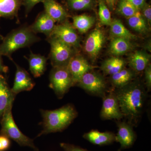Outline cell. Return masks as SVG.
<instances>
[{"label": "cell", "mask_w": 151, "mask_h": 151, "mask_svg": "<svg viewBox=\"0 0 151 151\" xmlns=\"http://www.w3.org/2000/svg\"><path fill=\"white\" fill-rule=\"evenodd\" d=\"M121 112L132 126L137 124L146 99L145 88L138 81L131 82L115 92Z\"/></svg>", "instance_id": "obj_1"}, {"label": "cell", "mask_w": 151, "mask_h": 151, "mask_svg": "<svg viewBox=\"0 0 151 151\" xmlns=\"http://www.w3.org/2000/svg\"><path fill=\"white\" fill-rule=\"evenodd\" d=\"M43 119V129L37 135L61 132L67 128L77 116L75 108L67 105L53 111L41 110Z\"/></svg>", "instance_id": "obj_2"}, {"label": "cell", "mask_w": 151, "mask_h": 151, "mask_svg": "<svg viewBox=\"0 0 151 151\" xmlns=\"http://www.w3.org/2000/svg\"><path fill=\"white\" fill-rule=\"evenodd\" d=\"M0 44V55L12 60V55L19 49L31 46L40 40L35 34L32 32L29 26H23L11 32L4 37Z\"/></svg>", "instance_id": "obj_3"}, {"label": "cell", "mask_w": 151, "mask_h": 151, "mask_svg": "<svg viewBox=\"0 0 151 151\" xmlns=\"http://www.w3.org/2000/svg\"><path fill=\"white\" fill-rule=\"evenodd\" d=\"M12 105L13 104L9 105L1 118V134L6 135L22 147H29L35 151H38L33 140L24 134L16 124L12 114Z\"/></svg>", "instance_id": "obj_4"}, {"label": "cell", "mask_w": 151, "mask_h": 151, "mask_svg": "<svg viewBox=\"0 0 151 151\" xmlns=\"http://www.w3.org/2000/svg\"><path fill=\"white\" fill-rule=\"evenodd\" d=\"M50 45V58L52 67L67 66L75 55V49L53 37L47 38Z\"/></svg>", "instance_id": "obj_5"}, {"label": "cell", "mask_w": 151, "mask_h": 151, "mask_svg": "<svg viewBox=\"0 0 151 151\" xmlns=\"http://www.w3.org/2000/svg\"><path fill=\"white\" fill-rule=\"evenodd\" d=\"M50 86L59 98H62L70 87L74 85L67 66L52 68L50 75Z\"/></svg>", "instance_id": "obj_6"}, {"label": "cell", "mask_w": 151, "mask_h": 151, "mask_svg": "<svg viewBox=\"0 0 151 151\" xmlns=\"http://www.w3.org/2000/svg\"><path fill=\"white\" fill-rule=\"evenodd\" d=\"M78 86L89 94L104 97L105 95L107 84L105 78L101 74L89 71L84 74L78 83Z\"/></svg>", "instance_id": "obj_7"}, {"label": "cell", "mask_w": 151, "mask_h": 151, "mask_svg": "<svg viewBox=\"0 0 151 151\" xmlns=\"http://www.w3.org/2000/svg\"><path fill=\"white\" fill-rule=\"evenodd\" d=\"M50 36L56 38L75 49L79 47L80 45L78 34L67 20L56 25Z\"/></svg>", "instance_id": "obj_8"}, {"label": "cell", "mask_w": 151, "mask_h": 151, "mask_svg": "<svg viewBox=\"0 0 151 151\" xmlns=\"http://www.w3.org/2000/svg\"><path fill=\"white\" fill-rule=\"evenodd\" d=\"M103 103L100 113L101 118L105 120H120L124 118L115 92H111L103 97Z\"/></svg>", "instance_id": "obj_9"}, {"label": "cell", "mask_w": 151, "mask_h": 151, "mask_svg": "<svg viewBox=\"0 0 151 151\" xmlns=\"http://www.w3.org/2000/svg\"><path fill=\"white\" fill-rule=\"evenodd\" d=\"M105 40L104 32L99 28L90 33L84 44V50L92 59L97 58L103 47Z\"/></svg>", "instance_id": "obj_10"}, {"label": "cell", "mask_w": 151, "mask_h": 151, "mask_svg": "<svg viewBox=\"0 0 151 151\" xmlns=\"http://www.w3.org/2000/svg\"><path fill=\"white\" fill-rule=\"evenodd\" d=\"M12 60L16 66V71L13 86L11 89L15 95L23 91H30L33 88L35 83L30 76L29 74L22 68Z\"/></svg>", "instance_id": "obj_11"}, {"label": "cell", "mask_w": 151, "mask_h": 151, "mask_svg": "<svg viewBox=\"0 0 151 151\" xmlns=\"http://www.w3.org/2000/svg\"><path fill=\"white\" fill-rule=\"evenodd\" d=\"M67 67L72 76L74 84H77L84 74L93 68L84 57L76 55L70 60Z\"/></svg>", "instance_id": "obj_12"}, {"label": "cell", "mask_w": 151, "mask_h": 151, "mask_svg": "<svg viewBox=\"0 0 151 151\" xmlns=\"http://www.w3.org/2000/svg\"><path fill=\"white\" fill-rule=\"evenodd\" d=\"M117 125L118 133L116 135L115 142L120 143V150L131 147L136 139V135L132 125L126 122H119Z\"/></svg>", "instance_id": "obj_13"}, {"label": "cell", "mask_w": 151, "mask_h": 151, "mask_svg": "<svg viewBox=\"0 0 151 151\" xmlns=\"http://www.w3.org/2000/svg\"><path fill=\"white\" fill-rule=\"evenodd\" d=\"M55 22L45 12L39 14L35 21L29 26L32 31L35 34H44L48 38L50 36L55 27Z\"/></svg>", "instance_id": "obj_14"}, {"label": "cell", "mask_w": 151, "mask_h": 151, "mask_svg": "<svg viewBox=\"0 0 151 151\" xmlns=\"http://www.w3.org/2000/svg\"><path fill=\"white\" fill-rule=\"evenodd\" d=\"M44 11L56 22L62 23L67 20L69 15L62 5L55 0H45Z\"/></svg>", "instance_id": "obj_15"}, {"label": "cell", "mask_w": 151, "mask_h": 151, "mask_svg": "<svg viewBox=\"0 0 151 151\" xmlns=\"http://www.w3.org/2000/svg\"><path fill=\"white\" fill-rule=\"evenodd\" d=\"M15 95L12 92L4 76L0 74V119L9 105L13 103Z\"/></svg>", "instance_id": "obj_16"}, {"label": "cell", "mask_w": 151, "mask_h": 151, "mask_svg": "<svg viewBox=\"0 0 151 151\" xmlns=\"http://www.w3.org/2000/svg\"><path fill=\"white\" fill-rule=\"evenodd\" d=\"M83 137L93 145L103 146L111 145L115 142L116 135L111 132L92 130L84 134Z\"/></svg>", "instance_id": "obj_17"}, {"label": "cell", "mask_w": 151, "mask_h": 151, "mask_svg": "<svg viewBox=\"0 0 151 151\" xmlns=\"http://www.w3.org/2000/svg\"><path fill=\"white\" fill-rule=\"evenodd\" d=\"M23 1V0H0V18H16L19 22V11Z\"/></svg>", "instance_id": "obj_18"}, {"label": "cell", "mask_w": 151, "mask_h": 151, "mask_svg": "<svg viewBox=\"0 0 151 151\" xmlns=\"http://www.w3.org/2000/svg\"><path fill=\"white\" fill-rule=\"evenodd\" d=\"M29 69L31 73L35 78L40 77L46 69L47 59L45 56L40 54H34L31 52L28 58Z\"/></svg>", "instance_id": "obj_19"}, {"label": "cell", "mask_w": 151, "mask_h": 151, "mask_svg": "<svg viewBox=\"0 0 151 151\" xmlns=\"http://www.w3.org/2000/svg\"><path fill=\"white\" fill-rule=\"evenodd\" d=\"M150 56L145 52H135L129 58V65L131 69L135 73L142 72L145 70L149 64Z\"/></svg>", "instance_id": "obj_20"}, {"label": "cell", "mask_w": 151, "mask_h": 151, "mask_svg": "<svg viewBox=\"0 0 151 151\" xmlns=\"http://www.w3.org/2000/svg\"><path fill=\"white\" fill-rule=\"evenodd\" d=\"M135 74V72L132 69L125 68L111 76V83L117 89L122 88L132 82L134 78Z\"/></svg>", "instance_id": "obj_21"}, {"label": "cell", "mask_w": 151, "mask_h": 151, "mask_svg": "<svg viewBox=\"0 0 151 151\" xmlns=\"http://www.w3.org/2000/svg\"><path fill=\"white\" fill-rule=\"evenodd\" d=\"M134 46L131 41L122 38H113L109 46V51L116 56L122 55L131 51Z\"/></svg>", "instance_id": "obj_22"}, {"label": "cell", "mask_w": 151, "mask_h": 151, "mask_svg": "<svg viewBox=\"0 0 151 151\" xmlns=\"http://www.w3.org/2000/svg\"><path fill=\"white\" fill-rule=\"evenodd\" d=\"M127 62L120 57H112L105 60L101 68L106 75H112L125 68Z\"/></svg>", "instance_id": "obj_23"}, {"label": "cell", "mask_w": 151, "mask_h": 151, "mask_svg": "<svg viewBox=\"0 0 151 151\" xmlns=\"http://www.w3.org/2000/svg\"><path fill=\"white\" fill-rule=\"evenodd\" d=\"M110 26V32L113 38H122L130 41L137 39V36L130 32L120 20L114 19Z\"/></svg>", "instance_id": "obj_24"}, {"label": "cell", "mask_w": 151, "mask_h": 151, "mask_svg": "<svg viewBox=\"0 0 151 151\" xmlns=\"http://www.w3.org/2000/svg\"><path fill=\"white\" fill-rule=\"evenodd\" d=\"M72 19L73 27L81 34L87 32L95 23L94 17L86 14L74 16Z\"/></svg>", "instance_id": "obj_25"}, {"label": "cell", "mask_w": 151, "mask_h": 151, "mask_svg": "<svg viewBox=\"0 0 151 151\" xmlns=\"http://www.w3.org/2000/svg\"><path fill=\"white\" fill-rule=\"evenodd\" d=\"M127 19L128 24L136 31L140 33H145L148 31L149 25L141 14L140 11Z\"/></svg>", "instance_id": "obj_26"}, {"label": "cell", "mask_w": 151, "mask_h": 151, "mask_svg": "<svg viewBox=\"0 0 151 151\" xmlns=\"http://www.w3.org/2000/svg\"><path fill=\"white\" fill-rule=\"evenodd\" d=\"M118 2L116 9L117 13L127 19L139 11L128 0H120Z\"/></svg>", "instance_id": "obj_27"}, {"label": "cell", "mask_w": 151, "mask_h": 151, "mask_svg": "<svg viewBox=\"0 0 151 151\" xmlns=\"http://www.w3.org/2000/svg\"><path fill=\"white\" fill-rule=\"evenodd\" d=\"M98 15L102 24L110 26L112 21L111 12L104 0L99 1Z\"/></svg>", "instance_id": "obj_28"}, {"label": "cell", "mask_w": 151, "mask_h": 151, "mask_svg": "<svg viewBox=\"0 0 151 151\" xmlns=\"http://www.w3.org/2000/svg\"><path fill=\"white\" fill-rule=\"evenodd\" d=\"M68 7L73 11H82L91 8L94 0H67Z\"/></svg>", "instance_id": "obj_29"}, {"label": "cell", "mask_w": 151, "mask_h": 151, "mask_svg": "<svg viewBox=\"0 0 151 151\" xmlns=\"http://www.w3.org/2000/svg\"><path fill=\"white\" fill-rule=\"evenodd\" d=\"M140 12L142 16L146 20L149 26L150 25L151 23V6L147 4H145L143 7L141 9Z\"/></svg>", "instance_id": "obj_30"}, {"label": "cell", "mask_w": 151, "mask_h": 151, "mask_svg": "<svg viewBox=\"0 0 151 151\" xmlns=\"http://www.w3.org/2000/svg\"><path fill=\"white\" fill-rule=\"evenodd\" d=\"M45 0H23L22 5L24 6L25 9V13L26 16L32 10L34 7L38 3H43Z\"/></svg>", "instance_id": "obj_31"}, {"label": "cell", "mask_w": 151, "mask_h": 151, "mask_svg": "<svg viewBox=\"0 0 151 151\" xmlns=\"http://www.w3.org/2000/svg\"><path fill=\"white\" fill-rule=\"evenodd\" d=\"M11 142L9 138L6 135L0 134V151H6L9 149Z\"/></svg>", "instance_id": "obj_32"}, {"label": "cell", "mask_w": 151, "mask_h": 151, "mask_svg": "<svg viewBox=\"0 0 151 151\" xmlns=\"http://www.w3.org/2000/svg\"><path fill=\"white\" fill-rule=\"evenodd\" d=\"M60 146L64 151H89L78 146L67 143H60Z\"/></svg>", "instance_id": "obj_33"}, {"label": "cell", "mask_w": 151, "mask_h": 151, "mask_svg": "<svg viewBox=\"0 0 151 151\" xmlns=\"http://www.w3.org/2000/svg\"><path fill=\"white\" fill-rule=\"evenodd\" d=\"M145 79L146 86L148 91H150L151 88V66L149 64L145 69Z\"/></svg>", "instance_id": "obj_34"}, {"label": "cell", "mask_w": 151, "mask_h": 151, "mask_svg": "<svg viewBox=\"0 0 151 151\" xmlns=\"http://www.w3.org/2000/svg\"><path fill=\"white\" fill-rule=\"evenodd\" d=\"M139 10H140L146 4V0H128Z\"/></svg>", "instance_id": "obj_35"}, {"label": "cell", "mask_w": 151, "mask_h": 151, "mask_svg": "<svg viewBox=\"0 0 151 151\" xmlns=\"http://www.w3.org/2000/svg\"><path fill=\"white\" fill-rule=\"evenodd\" d=\"M1 55H0V73H7L9 70L8 67L4 64Z\"/></svg>", "instance_id": "obj_36"}, {"label": "cell", "mask_w": 151, "mask_h": 151, "mask_svg": "<svg viewBox=\"0 0 151 151\" xmlns=\"http://www.w3.org/2000/svg\"><path fill=\"white\" fill-rule=\"evenodd\" d=\"M106 4L111 10L114 9L115 5L114 4V0H105Z\"/></svg>", "instance_id": "obj_37"}, {"label": "cell", "mask_w": 151, "mask_h": 151, "mask_svg": "<svg viewBox=\"0 0 151 151\" xmlns=\"http://www.w3.org/2000/svg\"><path fill=\"white\" fill-rule=\"evenodd\" d=\"M118 0H114V4H115V6L116 5V4L118 2Z\"/></svg>", "instance_id": "obj_38"}]
</instances>
